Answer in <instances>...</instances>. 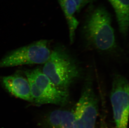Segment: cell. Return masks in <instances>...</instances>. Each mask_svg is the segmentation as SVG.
<instances>
[{"instance_id": "obj_9", "label": "cell", "mask_w": 129, "mask_h": 128, "mask_svg": "<svg viewBox=\"0 0 129 128\" xmlns=\"http://www.w3.org/2000/svg\"><path fill=\"white\" fill-rule=\"evenodd\" d=\"M115 13L119 32L126 36L129 29V0H108Z\"/></svg>"}, {"instance_id": "obj_7", "label": "cell", "mask_w": 129, "mask_h": 128, "mask_svg": "<svg viewBox=\"0 0 129 128\" xmlns=\"http://www.w3.org/2000/svg\"><path fill=\"white\" fill-rule=\"evenodd\" d=\"M3 84L10 93L24 100L32 102L30 87L27 78L14 75L3 77Z\"/></svg>"}, {"instance_id": "obj_5", "label": "cell", "mask_w": 129, "mask_h": 128, "mask_svg": "<svg viewBox=\"0 0 129 128\" xmlns=\"http://www.w3.org/2000/svg\"><path fill=\"white\" fill-rule=\"evenodd\" d=\"M73 111L74 128H95L98 114V102L90 79L86 82Z\"/></svg>"}, {"instance_id": "obj_6", "label": "cell", "mask_w": 129, "mask_h": 128, "mask_svg": "<svg viewBox=\"0 0 129 128\" xmlns=\"http://www.w3.org/2000/svg\"><path fill=\"white\" fill-rule=\"evenodd\" d=\"M110 99L116 128H127L129 82L126 77L120 75L114 77Z\"/></svg>"}, {"instance_id": "obj_1", "label": "cell", "mask_w": 129, "mask_h": 128, "mask_svg": "<svg viewBox=\"0 0 129 128\" xmlns=\"http://www.w3.org/2000/svg\"><path fill=\"white\" fill-rule=\"evenodd\" d=\"M42 71L56 87L66 91L81 74L75 61L62 47L54 49Z\"/></svg>"}, {"instance_id": "obj_2", "label": "cell", "mask_w": 129, "mask_h": 128, "mask_svg": "<svg viewBox=\"0 0 129 128\" xmlns=\"http://www.w3.org/2000/svg\"><path fill=\"white\" fill-rule=\"evenodd\" d=\"M83 30L87 41L96 49L109 51L116 47L111 16L105 8L98 7L91 12L86 18Z\"/></svg>"}, {"instance_id": "obj_3", "label": "cell", "mask_w": 129, "mask_h": 128, "mask_svg": "<svg viewBox=\"0 0 129 128\" xmlns=\"http://www.w3.org/2000/svg\"><path fill=\"white\" fill-rule=\"evenodd\" d=\"M30 87L32 102L38 105L54 104L64 106L70 99L69 91L60 90L39 68L25 72Z\"/></svg>"}, {"instance_id": "obj_4", "label": "cell", "mask_w": 129, "mask_h": 128, "mask_svg": "<svg viewBox=\"0 0 129 128\" xmlns=\"http://www.w3.org/2000/svg\"><path fill=\"white\" fill-rule=\"evenodd\" d=\"M51 52L46 40H41L12 51L0 60V68L45 64Z\"/></svg>"}, {"instance_id": "obj_8", "label": "cell", "mask_w": 129, "mask_h": 128, "mask_svg": "<svg viewBox=\"0 0 129 128\" xmlns=\"http://www.w3.org/2000/svg\"><path fill=\"white\" fill-rule=\"evenodd\" d=\"M44 128H74L73 111L57 109L47 114L44 120Z\"/></svg>"}, {"instance_id": "obj_10", "label": "cell", "mask_w": 129, "mask_h": 128, "mask_svg": "<svg viewBox=\"0 0 129 128\" xmlns=\"http://www.w3.org/2000/svg\"><path fill=\"white\" fill-rule=\"evenodd\" d=\"M58 2L66 18L69 30L70 41L72 43L76 30L79 24L75 16L78 12L77 4L74 0H58Z\"/></svg>"}, {"instance_id": "obj_11", "label": "cell", "mask_w": 129, "mask_h": 128, "mask_svg": "<svg viewBox=\"0 0 129 128\" xmlns=\"http://www.w3.org/2000/svg\"><path fill=\"white\" fill-rule=\"evenodd\" d=\"M77 4L78 12L80 11L81 9L84 7V6L91 2L94 0H74Z\"/></svg>"}, {"instance_id": "obj_12", "label": "cell", "mask_w": 129, "mask_h": 128, "mask_svg": "<svg viewBox=\"0 0 129 128\" xmlns=\"http://www.w3.org/2000/svg\"><path fill=\"white\" fill-rule=\"evenodd\" d=\"M102 127H101V128H104V127L103 125H102Z\"/></svg>"}]
</instances>
